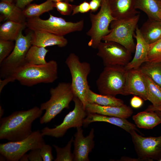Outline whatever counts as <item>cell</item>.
<instances>
[{"instance_id": "1", "label": "cell", "mask_w": 161, "mask_h": 161, "mask_svg": "<svg viewBox=\"0 0 161 161\" xmlns=\"http://www.w3.org/2000/svg\"><path fill=\"white\" fill-rule=\"evenodd\" d=\"M42 112L40 108L35 106L27 110L14 112L0 118V139L17 141L27 138L32 132V123L41 117Z\"/></svg>"}, {"instance_id": "2", "label": "cell", "mask_w": 161, "mask_h": 161, "mask_svg": "<svg viewBox=\"0 0 161 161\" xmlns=\"http://www.w3.org/2000/svg\"><path fill=\"white\" fill-rule=\"evenodd\" d=\"M57 78L58 64L52 60L44 64H24L1 82L5 86L17 80L22 85L30 87L40 83H52Z\"/></svg>"}, {"instance_id": "3", "label": "cell", "mask_w": 161, "mask_h": 161, "mask_svg": "<svg viewBox=\"0 0 161 161\" xmlns=\"http://www.w3.org/2000/svg\"><path fill=\"white\" fill-rule=\"evenodd\" d=\"M49 99L42 103L40 108L45 110L40 118L41 124L50 122L65 108H69V104L75 96L71 83L61 82L55 88L50 90Z\"/></svg>"}, {"instance_id": "4", "label": "cell", "mask_w": 161, "mask_h": 161, "mask_svg": "<svg viewBox=\"0 0 161 161\" xmlns=\"http://www.w3.org/2000/svg\"><path fill=\"white\" fill-rule=\"evenodd\" d=\"M128 70L125 66H105L96 81L100 94L115 96L126 95Z\"/></svg>"}, {"instance_id": "5", "label": "cell", "mask_w": 161, "mask_h": 161, "mask_svg": "<svg viewBox=\"0 0 161 161\" xmlns=\"http://www.w3.org/2000/svg\"><path fill=\"white\" fill-rule=\"evenodd\" d=\"M65 63L71 75V83L75 96L80 100L85 108L90 89L87 77L91 71L90 65L86 62H81L79 57L74 53L69 55Z\"/></svg>"}, {"instance_id": "6", "label": "cell", "mask_w": 161, "mask_h": 161, "mask_svg": "<svg viewBox=\"0 0 161 161\" xmlns=\"http://www.w3.org/2000/svg\"><path fill=\"white\" fill-rule=\"evenodd\" d=\"M89 17L91 26L86 32L90 37L88 45L95 49L97 48L103 38L111 32L109 26L116 20L112 15L110 0H102L99 11L96 14L91 12Z\"/></svg>"}, {"instance_id": "7", "label": "cell", "mask_w": 161, "mask_h": 161, "mask_svg": "<svg viewBox=\"0 0 161 161\" xmlns=\"http://www.w3.org/2000/svg\"><path fill=\"white\" fill-rule=\"evenodd\" d=\"M26 26L33 31L43 30L64 36L72 32L81 31L84 27V21L82 20L75 22L67 21L61 17L49 14V17L46 20L39 17L28 18Z\"/></svg>"}, {"instance_id": "8", "label": "cell", "mask_w": 161, "mask_h": 161, "mask_svg": "<svg viewBox=\"0 0 161 161\" xmlns=\"http://www.w3.org/2000/svg\"><path fill=\"white\" fill-rule=\"evenodd\" d=\"M140 16L138 14L130 18L113 21L110 24L111 32L102 40L117 43L133 52L136 47L133 39L134 32Z\"/></svg>"}, {"instance_id": "9", "label": "cell", "mask_w": 161, "mask_h": 161, "mask_svg": "<svg viewBox=\"0 0 161 161\" xmlns=\"http://www.w3.org/2000/svg\"><path fill=\"white\" fill-rule=\"evenodd\" d=\"M32 32L24 36L21 31L15 41V46L10 55L0 64V79H4L25 64L27 52L31 46Z\"/></svg>"}, {"instance_id": "10", "label": "cell", "mask_w": 161, "mask_h": 161, "mask_svg": "<svg viewBox=\"0 0 161 161\" xmlns=\"http://www.w3.org/2000/svg\"><path fill=\"white\" fill-rule=\"evenodd\" d=\"M43 137L41 132L37 130L22 140L1 143L0 153L7 161H19L28 151L40 148L45 144Z\"/></svg>"}, {"instance_id": "11", "label": "cell", "mask_w": 161, "mask_h": 161, "mask_svg": "<svg viewBox=\"0 0 161 161\" xmlns=\"http://www.w3.org/2000/svg\"><path fill=\"white\" fill-rule=\"evenodd\" d=\"M73 100L75 103L74 109L65 116L62 122L53 128L46 127L41 130L42 135L56 138L62 137L67 130L72 127H81L83 120L88 113L82 102L74 96Z\"/></svg>"}, {"instance_id": "12", "label": "cell", "mask_w": 161, "mask_h": 161, "mask_svg": "<svg viewBox=\"0 0 161 161\" xmlns=\"http://www.w3.org/2000/svg\"><path fill=\"white\" fill-rule=\"evenodd\" d=\"M97 49V55L102 59L104 66H125L132 59V52L122 45L114 42H101Z\"/></svg>"}, {"instance_id": "13", "label": "cell", "mask_w": 161, "mask_h": 161, "mask_svg": "<svg viewBox=\"0 0 161 161\" xmlns=\"http://www.w3.org/2000/svg\"><path fill=\"white\" fill-rule=\"evenodd\" d=\"M138 158L141 161L161 159V136L144 137L134 130L130 133Z\"/></svg>"}, {"instance_id": "14", "label": "cell", "mask_w": 161, "mask_h": 161, "mask_svg": "<svg viewBox=\"0 0 161 161\" xmlns=\"http://www.w3.org/2000/svg\"><path fill=\"white\" fill-rule=\"evenodd\" d=\"M76 128L77 132L74 135L75 139L73 141L74 161H89V154L95 146L94 129L92 128L89 134L84 137L81 127Z\"/></svg>"}, {"instance_id": "15", "label": "cell", "mask_w": 161, "mask_h": 161, "mask_svg": "<svg viewBox=\"0 0 161 161\" xmlns=\"http://www.w3.org/2000/svg\"><path fill=\"white\" fill-rule=\"evenodd\" d=\"M126 93V95L132 94L147 100L145 75L140 68L128 70Z\"/></svg>"}, {"instance_id": "16", "label": "cell", "mask_w": 161, "mask_h": 161, "mask_svg": "<svg viewBox=\"0 0 161 161\" xmlns=\"http://www.w3.org/2000/svg\"><path fill=\"white\" fill-rule=\"evenodd\" d=\"M134 37L136 40L134 55L133 58L125 66L127 70L137 69L148 61V55L150 48L148 44L143 38L140 29L137 26Z\"/></svg>"}, {"instance_id": "17", "label": "cell", "mask_w": 161, "mask_h": 161, "mask_svg": "<svg viewBox=\"0 0 161 161\" xmlns=\"http://www.w3.org/2000/svg\"><path fill=\"white\" fill-rule=\"evenodd\" d=\"M85 109L87 113H97L124 119L129 117L133 113L131 108L125 104L120 106H111L88 103L86 106Z\"/></svg>"}, {"instance_id": "18", "label": "cell", "mask_w": 161, "mask_h": 161, "mask_svg": "<svg viewBox=\"0 0 161 161\" xmlns=\"http://www.w3.org/2000/svg\"><path fill=\"white\" fill-rule=\"evenodd\" d=\"M32 45L45 48L57 45L60 47L66 46L67 40L63 36H60L43 30H35L32 33Z\"/></svg>"}, {"instance_id": "19", "label": "cell", "mask_w": 161, "mask_h": 161, "mask_svg": "<svg viewBox=\"0 0 161 161\" xmlns=\"http://www.w3.org/2000/svg\"><path fill=\"white\" fill-rule=\"evenodd\" d=\"M95 122H107L118 126L130 134L134 130H137L136 126L126 119L104 115L97 113H88L83 120V125L87 126L90 123Z\"/></svg>"}, {"instance_id": "20", "label": "cell", "mask_w": 161, "mask_h": 161, "mask_svg": "<svg viewBox=\"0 0 161 161\" xmlns=\"http://www.w3.org/2000/svg\"><path fill=\"white\" fill-rule=\"evenodd\" d=\"M135 0H113L110 1L113 16L116 19L133 17L140 12L134 7Z\"/></svg>"}, {"instance_id": "21", "label": "cell", "mask_w": 161, "mask_h": 161, "mask_svg": "<svg viewBox=\"0 0 161 161\" xmlns=\"http://www.w3.org/2000/svg\"><path fill=\"white\" fill-rule=\"evenodd\" d=\"M0 21L3 20H10L26 24V18L23 10L14 2L1 1L0 2Z\"/></svg>"}, {"instance_id": "22", "label": "cell", "mask_w": 161, "mask_h": 161, "mask_svg": "<svg viewBox=\"0 0 161 161\" xmlns=\"http://www.w3.org/2000/svg\"><path fill=\"white\" fill-rule=\"evenodd\" d=\"M140 30L143 38L149 44L161 38V22L160 21L148 18Z\"/></svg>"}, {"instance_id": "23", "label": "cell", "mask_w": 161, "mask_h": 161, "mask_svg": "<svg viewBox=\"0 0 161 161\" xmlns=\"http://www.w3.org/2000/svg\"><path fill=\"white\" fill-rule=\"evenodd\" d=\"M132 118L140 128L151 129L161 123V118L154 111H146L134 115Z\"/></svg>"}, {"instance_id": "24", "label": "cell", "mask_w": 161, "mask_h": 161, "mask_svg": "<svg viewBox=\"0 0 161 161\" xmlns=\"http://www.w3.org/2000/svg\"><path fill=\"white\" fill-rule=\"evenodd\" d=\"M145 75L147 85V100L152 103L146 110L154 111L161 108V87L149 77Z\"/></svg>"}, {"instance_id": "25", "label": "cell", "mask_w": 161, "mask_h": 161, "mask_svg": "<svg viewBox=\"0 0 161 161\" xmlns=\"http://www.w3.org/2000/svg\"><path fill=\"white\" fill-rule=\"evenodd\" d=\"M26 24L6 20L0 26V39L16 41Z\"/></svg>"}, {"instance_id": "26", "label": "cell", "mask_w": 161, "mask_h": 161, "mask_svg": "<svg viewBox=\"0 0 161 161\" xmlns=\"http://www.w3.org/2000/svg\"><path fill=\"white\" fill-rule=\"evenodd\" d=\"M160 0H135L134 7L144 12L148 18L160 21L158 14L161 12Z\"/></svg>"}, {"instance_id": "27", "label": "cell", "mask_w": 161, "mask_h": 161, "mask_svg": "<svg viewBox=\"0 0 161 161\" xmlns=\"http://www.w3.org/2000/svg\"><path fill=\"white\" fill-rule=\"evenodd\" d=\"M87 100V103H94L103 106H120L124 104V101L121 99L111 95L98 94L90 89L88 93Z\"/></svg>"}, {"instance_id": "28", "label": "cell", "mask_w": 161, "mask_h": 161, "mask_svg": "<svg viewBox=\"0 0 161 161\" xmlns=\"http://www.w3.org/2000/svg\"><path fill=\"white\" fill-rule=\"evenodd\" d=\"M54 7V2L51 0H47L40 4H30L23 10V11L26 18H30L39 17L44 13L53 10Z\"/></svg>"}, {"instance_id": "29", "label": "cell", "mask_w": 161, "mask_h": 161, "mask_svg": "<svg viewBox=\"0 0 161 161\" xmlns=\"http://www.w3.org/2000/svg\"><path fill=\"white\" fill-rule=\"evenodd\" d=\"M49 50L45 47L32 45L26 55L24 64L42 65L46 64L47 62L46 61L45 58Z\"/></svg>"}, {"instance_id": "30", "label": "cell", "mask_w": 161, "mask_h": 161, "mask_svg": "<svg viewBox=\"0 0 161 161\" xmlns=\"http://www.w3.org/2000/svg\"><path fill=\"white\" fill-rule=\"evenodd\" d=\"M142 72L161 87V62H146L139 67Z\"/></svg>"}, {"instance_id": "31", "label": "cell", "mask_w": 161, "mask_h": 161, "mask_svg": "<svg viewBox=\"0 0 161 161\" xmlns=\"http://www.w3.org/2000/svg\"><path fill=\"white\" fill-rule=\"evenodd\" d=\"M73 140V137H72L65 146L63 148H60L56 145H53L57 154L56 158L54 160L55 161H74V154L71 151Z\"/></svg>"}, {"instance_id": "32", "label": "cell", "mask_w": 161, "mask_h": 161, "mask_svg": "<svg viewBox=\"0 0 161 161\" xmlns=\"http://www.w3.org/2000/svg\"><path fill=\"white\" fill-rule=\"evenodd\" d=\"M147 61L161 62V38L150 44Z\"/></svg>"}, {"instance_id": "33", "label": "cell", "mask_w": 161, "mask_h": 161, "mask_svg": "<svg viewBox=\"0 0 161 161\" xmlns=\"http://www.w3.org/2000/svg\"><path fill=\"white\" fill-rule=\"evenodd\" d=\"M14 46L13 41L0 39V64L10 55Z\"/></svg>"}, {"instance_id": "34", "label": "cell", "mask_w": 161, "mask_h": 161, "mask_svg": "<svg viewBox=\"0 0 161 161\" xmlns=\"http://www.w3.org/2000/svg\"><path fill=\"white\" fill-rule=\"evenodd\" d=\"M55 7L61 15H69L72 12L73 5L68 2L60 1L54 2Z\"/></svg>"}, {"instance_id": "35", "label": "cell", "mask_w": 161, "mask_h": 161, "mask_svg": "<svg viewBox=\"0 0 161 161\" xmlns=\"http://www.w3.org/2000/svg\"><path fill=\"white\" fill-rule=\"evenodd\" d=\"M52 148L49 145H44L40 148V154L43 161L54 160L52 154Z\"/></svg>"}, {"instance_id": "36", "label": "cell", "mask_w": 161, "mask_h": 161, "mask_svg": "<svg viewBox=\"0 0 161 161\" xmlns=\"http://www.w3.org/2000/svg\"><path fill=\"white\" fill-rule=\"evenodd\" d=\"M90 11V7L89 3L84 1L78 5H73L72 15L79 13H84Z\"/></svg>"}, {"instance_id": "37", "label": "cell", "mask_w": 161, "mask_h": 161, "mask_svg": "<svg viewBox=\"0 0 161 161\" xmlns=\"http://www.w3.org/2000/svg\"><path fill=\"white\" fill-rule=\"evenodd\" d=\"M28 156L29 160L30 161H43L40 154V148H36L31 150L28 154Z\"/></svg>"}, {"instance_id": "38", "label": "cell", "mask_w": 161, "mask_h": 161, "mask_svg": "<svg viewBox=\"0 0 161 161\" xmlns=\"http://www.w3.org/2000/svg\"><path fill=\"white\" fill-rule=\"evenodd\" d=\"M143 103V99L140 97L134 95L131 99L130 104L131 106L134 108L140 107Z\"/></svg>"}, {"instance_id": "39", "label": "cell", "mask_w": 161, "mask_h": 161, "mask_svg": "<svg viewBox=\"0 0 161 161\" xmlns=\"http://www.w3.org/2000/svg\"><path fill=\"white\" fill-rule=\"evenodd\" d=\"M102 0H91L89 2L91 12L96 11L101 7Z\"/></svg>"}, {"instance_id": "40", "label": "cell", "mask_w": 161, "mask_h": 161, "mask_svg": "<svg viewBox=\"0 0 161 161\" xmlns=\"http://www.w3.org/2000/svg\"><path fill=\"white\" fill-rule=\"evenodd\" d=\"M34 0H15V4L16 5L23 10L27 5Z\"/></svg>"}, {"instance_id": "41", "label": "cell", "mask_w": 161, "mask_h": 161, "mask_svg": "<svg viewBox=\"0 0 161 161\" xmlns=\"http://www.w3.org/2000/svg\"><path fill=\"white\" fill-rule=\"evenodd\" d=\"M20 161H29L28 154H24L21 158Z\"/></svg>"}, {"instance_id": "42", "label": "cell", "mask_w": 161, "mask_h": 161, "mask_svg": "<svg viewBox=\"0 0 161 161\" xmlns=\"http://www.w3.org/2000/svg\"><path fill=\"white\" fill-rule=\"evenodd\" d=\"M52 1L54 2H55L60 1H65L67 2H72L74 1V0H51Z\"/></svg>"}, {"instance_id": "43", "label": "cell", "mask_w": 161, "mask_h": 161, "mask_svg": "<svg viewBox=\"0 0 161 161\" xmlns=\"http://www.w3.org/2000/svg\"><path fill=\"white\" fill-rule=\"evenodd\" d=\"M4 113V109L2 108L1 106H0V117L1 118L2 116L3 115Z\"/></svg>"}, {"instance_id": "44", "label": "cell", "mask_w": 161, "mask_h": 161, "mask_svg": "<svg viewBox=\"0 0 161 161\" xmlns=\"http://www.w3.org/2000/svg\"><path fill=\"white\" fill-rule=\"evenodd\" d=\"M155 111L156 112V113L161 118V112L159 111Z\"/></svg>"}, {"instance_id": "45", "label": "cell", "mask_w": 161, "mask_h": 161, "mask_svg": "<svg viewBox=\"0 0 161 161\" xmlns=\"http://www.w3.org/2000/svg\"><path fill=\"white\" fill-rule=\"evenodd\" d=\"M158 18L160 21L161 22V12L159 13L158 14Z\"/></svg>"}, {"instance_id": "46", "label": "cell", "mask_w": 161, "mask_h": 161, "mask_svg": "<svg viewBox=\"0 0 161 161\" xmlns=\"http://www.w3.org/2000/svg\"><path fill=\"white\" fill-rule=\"evenodd\" d=\"M1 1L11 2H14V1H15V0H1Z\"/></svg>"}, {"instance_id": "47", "label": "cell", "mask_w": 161, "mask_h": 161, "mask_svg": "<svg viewBox=\"0 0 161 161\" xmlns=\"http://www.w3.org/2000/svg\"><path fill=\"white\" fill-rule=\"evenodd\" d=\"M159 111L161 112V108L158 109L155 111Z\"/></svg>"}, {"instance_id": "48", "label": "cell", "mask_w": 161, "mask_h": 161, "mask_svg": "<svg viewBox=\"0 0 161 161\" xmlns=\"http://www.w3.org/2000/svg\"><path fill=\"white\" fill-rule=\"evenodd\" d=\"M160 108H158V109H156L154 111H156L157 109H160Z\"/></svg>"}, {"instance_id": "49", "label": "cell", "mask_w": 161, "mask_h": 161, "mask_svg": "<svg viewBox=\"0 0 161 161\" xmlns=\"http://www.w3.org/2000/svg\"><path fill=\"white\" fill-rule=\"evenodd\" d=\"M160 5H161V0H160Z\"/></svg>"}, {"instance_id": "50", "label": "cell", "mask_w": 161, "mask_h": 161, "mask_svg": "<svg viewBox=\"0 0 161 161\" xmlns=\"http://www.w3.org/2000/svg\"><path fill=\"white\" fill-rule=\"evenodd\" d=\"M159 161H161V159L159 160Z\"/></svg>"}, {"instance_id": "51", "label": "cell", "mask_w": 161, "mask_h": 161, "mask_svg": "<svg viewBox=\"0 0 161 161\" xmlns=\"http://www.w3.org/2000/svg\"><path fill=\"white\" fill-rule=\"evenodd\" d=\"M112 0H110V1H112Z\"/></svg>"}, {"instance_id": "52", "label": "cell", "mask_w": 161, "mask_h": 161, "mask_svg": "<svg viewBox=\"0 0 161 161\" xmlns=\"http://www.w3.org/2000/svg\"></svg>"}]
</instances>
